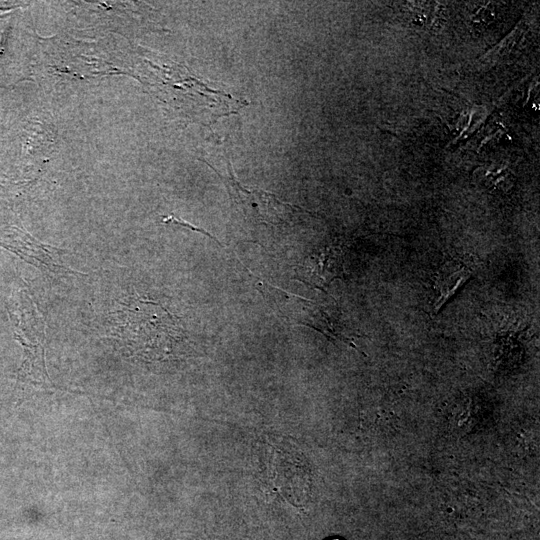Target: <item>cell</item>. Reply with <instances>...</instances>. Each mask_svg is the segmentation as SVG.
I'll return each mask as SVG.
<instances>
[{
    "instance_id": "277c9868",
    "label": "cell",
    "mask_w": 540,
    "mask_h": 540,
    "mask_svg": "<svg viewBox=\"0 0 540 540\" xmlns=\"http://www.w3.org/2000/svg\"><path fill=\"white\" fill-rule=\"evenodd\" d=\"M331 540H339V539H331Z\"/></svg>"
},
{
    "instance_id": "3957f363",
    "label": "cell",
    "mask_w": 540,
    "mask_h": 540,
    "mask_svg": "<svg viewBox=\"0 0 540 540\" xmlns=\"http://www.w3.org/2000/svg\"><path fill=\"white\" fill-rule=\"evenodd\" d=\"M474 267L465 261L452 259L443 263L434 275L433 311L442 306L470 279Z\"/></svg>"
},
{
    "instance_id": "6da1fadb",
    "label": "cell",
    "mask_w": 540,
    "mask_h": 540,
    "mask_svg": "<svg viewBox=\"0 0 540 540\" xmlns=\"http://www.w3.org/2000/svg\"><path fill=\"white\" fill-rule=\"evenodd\" d=\"M212 169L223 180L232 201L245 218L254 223L276 226L288 224L293 222L297 213L303 211L296 205L283 202L270 192L242 184L233 175L230 163L227 165V175H221L215 168Z\"/></svg>"
},
{
    "instance_id": "7a4b0ae2",
    "label": "cell",
    "mask_w": 540,
    "mask_h": 540,
    "mask_svg": "<svg viewBox=\"0 0 540 540\" xmlns=\"http://www.w3.org/2000/svg\"><path fill=\"white\" fill-rule=\"evenodd\" d=\"M297 270L302 282L322 289L335 278L342 276V251L338 246H325L309 256Z\"/></svg>"
}]
</instances>
